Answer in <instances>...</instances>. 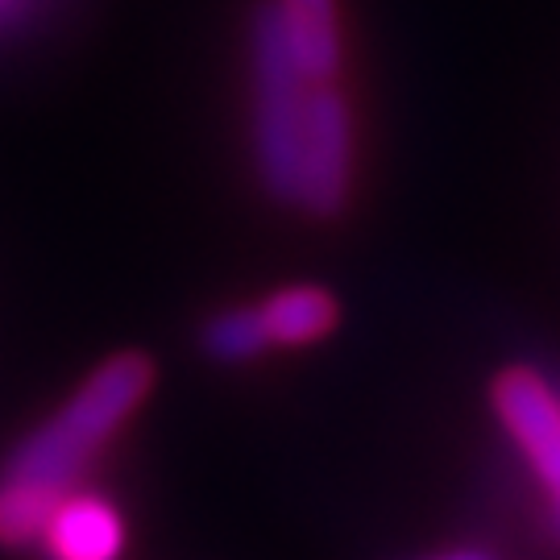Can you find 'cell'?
Returning a JSON list of instances; mask_svg holds the SVG:
<instances>
[{
  "mask_svg": "<svg viewBox=\"0 0 560 560\" xmlns=\"http://www.w3.org/2000/svg\"><path fill=\"white\" fill-rule=\"evenodd\" d=\"M150 382L154 365L141 353H117L13 448L0 469V548H38L55 506L138 411Z\"/></svg>",
  "mask_w": 560,
  "mask_h": 560,
  "instance_id": "1",
  "label": "cell"
},
{
  "mask_svg": "<svg viewBox=\"0 0 560 560\" xmlns=\"http://www.w3.org/2000/svg\"><path fill=\"white\" fill-rule=\"evenodd\" d=\"M249 62H254V159L261 187L275 200L295 203L303 113L312 83L291 55L275 0L258 4L249 21Z\"/></svg>",
  "mask_w": 560,
  "mask_h": 560,
  "instance_id": "2",
  "label": "cell"
},
{
  "mask_svg": "<svg viewBox=\"0 0 560 560\" xmlns=\"http://www.w3.org/2000/svg\"><path fill=\"white\" fill-rule=\"evenodd\" d=\"M349 171H353L349 104L332 83H312L303 113L295 203L312 217H337L349 200Z\"/></svg>",
  "mask_w": 560,
  "mask_h": 560,
  "instance_id": "3",
  "label": "cell"
},
{
  "mask_svg": "<svg viewBox=\"0 0 560 560\" xmlns=\"http://www.w3.org/2000/svg\"><path fill=\"white\" fill-rule=\"evenodd\" d=\"M494 411L515 436L560 511V399L536 370H506L494 382Z\"/></svg>",
  "mask_w": 560,
  "mask_h": 560,
  "instance_id": "4",
  "label": "cell"
},
{
  "mask_svg": "<svg viewBox=\"0 0 560 560\" xmlns=\"http://www.w3.org/2000/svg\"><path fill=\"white\" fill-rule=\"evenodd\" d=\"M42 548L50 560H117L125 548L120 511L101 494L71 490L46 523Z\"/></svg>",
  "mask_w": 560,
  "mask_h": 560,
  "instance_id": "5",
  "label": "cell"
},
{
  "mask_svg": "<svg viewBox=\"0 0 560 560\" xmlns=\"http://www.w3.org/2000/svg\"><path fill=\"white\" fill-rule=\"evenodd\" d=\"M282 34L307 83H332L340 71V21L337 0H275Z\"/></svg>",
  "mask_w": 560,
  "mask_h": 560,
  "instance_id": "6",
  "label": "cell"
},
{
  "mask_svg": "<svg viewBox=\"0 0 560 560\" xmlns=\"http://www.w3.org/2000/svg\"><path fill=\"white\" fill-rule=\"evenodd\" d=\"M270 345H312L337 324V300L320 287H287L258 307Z\"/></svg>",
  "mask_w": 560,
  "mask_h": 560,
  "instance_id": "7",
  "label": "cell"
},
{
  "mask_svg": "<svg viewBox=\"0 0 560 560\" xmlns=\"http://www.w3.org/2000/svg\"><path fill=\"white\" fill-rule=\"evenodd\" d=\"M203 353L224 365H241V361H254L270 349V332L261 324L258 307H229L221 316L203 324Z\"/></svg>",
  "mask_w": 560,
  "mask_h": 560,
  "instance_id": "8",
  "label": "cell"
},
{
  "mask_svg": "<svg viewBox=\"0 0 560 560\" xmlns=\"http://www.w3.org/2000/svg\"><path fill=\"white\" fill-rule=\"evenodd\" d=\"M436 560H494V557L481 552V548H460V552H448V557H436Z\"/></svg>",
  "mask_w": 560,
  "mask_h": 560,
  "instance_id": "9",
  "label": "cell"
},
{
  "mask_svg": "<svg viewBox=\"0 0 560 560\" xmlns=\"http://www.w3.org/2000/svg\"><path fill=\"white\" fill-rule=\"evenodd\" d=\"M557 527H560V511H557Z\"/></svg>",
  "mask_w": 560,
  "mask_h": 560,
  "instance_id": "10",
  "label": "cell"
}]
</instances>
